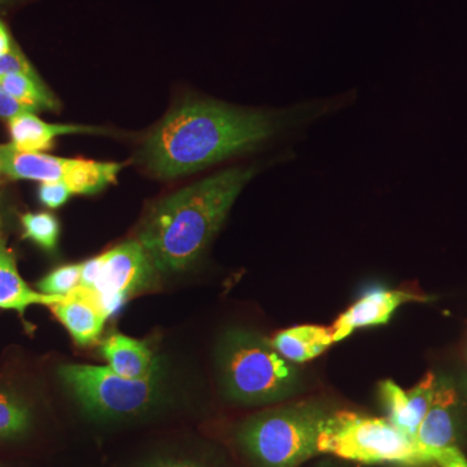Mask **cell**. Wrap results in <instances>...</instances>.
I'll return each mask as SVG.
<instances>
[{
	"label": "cell",
	"instance_id": "1",
	"mask_svg": "<svg viewBox=\"0 0 467 467\" xmlns=\"http://www.w3.org/2000/svg\"><path fill=\"white\" fill-rule=\"evenodd\" d=\"M356 92L301 101L278 109H245L212 99L187 100L147 137L140 158L153 174L177 178L254 152L355 101Z\"/></svg>",
	"mask_w": 467,
	"mask_h": 467
},
{
	"label": "cell",
	"instance_id": "2",
	"mask_svg": "<svg viewBox=\"0 0 467 467\" xmlns=\"http://www.w3.org/2000/svg\"><path fill=\"white\" fill-rule=\"evenodd\" d=\"M256 174L254 167L225 169L160 202L140 233L156 272H183L201 259Z\"/></svg>",
	"mask_w": 467,
	"mask_h": 467
},
{
	"label": "cell",
	"instance_id": "3",
	"mask_svg": "<svg viewBox=\"0 0 467 467\" xmlns=\"http://www.w3.org/2000/svg\"><path fill=\"white\" fill-rule=\"evenodd\" d=\"M220 384L226 398L245 405L285 401L303 389L300 371L272 342L251 331H229L217 348Z\"/></svg>",
	"mask_w": 467,
	"mask_h": 467
},
{
	"label": "cell",
	"instance_id": "4",
	"mask_svg": "<svg viewBox=\"0 0 467 467\" xmlns=\"http://www.w3.org/2000/svg\"><path fill=\"white\" fill-rule=\"evenodd\" d=\"M328 416L324 405L312 401L269 409L242 423L236 441L259 467H297L319 453Z\"/></svg>",
	"mask_w": 467,
	"mask_h": 467
},
{
	"label": "cell",
	"instance_id": "5",
	"mask_svg": "<svg viewBox=\"0 0 467 467\" xmlns=\"http://www.w3.org/2000/svg\"><path fill=\"white\" fill-rule=\"evenodd\" d=\"M318 451L368 465L420 467L434 463L431 454L389 418L361 416L352 411L330 413L319 434Z\"/></svg>",
	"mask_w": 467,
	"mask_h": 467
},
{
	"label": "cell",
	"instance_id": "6",
	"mask_svg": "<svg viewBox=\"0 0 467 467\" xmlns=\"http://www.w3.org/2000/svg\"><path fill=\"white\" fill-rule=\"evenodd\" d=\"M158 374L129 379L109 367L67 364L58 368V376L85 410L109 420L138 416L147 410L158 396Z\"/></svg>",
	"mask_w": 467,
	"mask_h": 467
},
{
	"label": "cell",
	"instance_id": "7",
	"mask_svg": "<svg viewBox=\"0 0 467 467\" xmlns=\"http://www.w3.org/2000/svg\"><path fill=\"white\" fill-rule=\"evenodd\" d=\"M155 273L140 241L126 242L81 264L79 285L97 294L101 308L109 317L124 306L130 295L149 287Z\"/></svg>",
	"mask_w": 467,
	"mask_h": 467
},
{
	"label": "cell",
	"instance_id": "8",
	"mask_svg": "<svg viewBox=\"0 0 467 467\" xmlns=\"http://www.w3.org/2000/svg\"><path fill=\"white\" fill-rule=\"evenodd\" d=\"M411 301H427V297L404 290L371 288L335 321L334 343L342 342L358 328L387 324L396 310Z\"/></svg>",
	"mask_w": 467,
	"mask_h": 467
},
{
	"label": "cell",
	"instance_id": "9",
	"mask_svg": "<svg viewBox=\"0 0 467 467\" xmlns=\"http://www.w3.org/2000/svg\"><path fill=\"white\" fill-rule=\"evenodd\" d=\"M436 384L438 378L434 374H427L410 391H404L392 380L380 383L379 395L393 425L416 439L418 429L434 400Z\"/></svg>",
	"mask_w": 467,
	"mask_h": 467
},
{
	"label": "cell",
	"instance_id": "10",
	"mask_svg": "<svg viewBox=\"0 0 467 467\" xmlns=\"http://www.w3.org/2000/svg\"><path fill=\"white\" fill-rule=\"evenodd\" d=\"M50 308L78 346H88L100 337L109 316L101 308L97 294L77 287Z\"/></svg>",
	"mask_w": 467,
	"mask_h": 467
},
{
	"label": "cell",
	"instance_id": "11",
	"mask_svg": "<svg viewBox=\"0 0 467 467\" xmlns=\"http://www.w3.org/2000/svg\"><path fill=\"white\" fill-rule=\"evenodd\" d=\"M457 393L451 384L438 379L434 400L418 429L416 441L422 450L431 454L454 445L456 439ZM435 463V462H434Z\"/></svg>",
	"mask_w": 467,
	"mask_h": 467
},
{
	"label": "cell",
	"instance_id": "12",
	"mask_svg": "<svg viewBox=\"0 0 467 467\" xmlns=\"http://www.w3.org/2000/svg\"><path fill=\"white\" fill-rule=\"evenodd\" d=\"M101 355L119 376L144 379L159 373V364L149 347L122 334H112L101 343Z\"/></svg>",
	"mask_w": 467,
	"mask_h": 467
},
{
	"label": "cell",
	"instance_id": "13",
	"mask_svg": "<svg viewBox=\"0 0 467 467\" xmlns=\"http://www.w3.org/2000/svg\"><path fill=\"white\" fill-rule=\"evenodd\" d=\"M70 160L42 152H20L12 144L0 146V171L15 180L63 182Z\"/></svg>",
	"mask_w": 467,
	"mask_h": 467
},
{
	"label": "cell",
	"instance_id": "14",
	"mask_svg": "<svg viewBox=\"0 0 467 467\" xmlns=\"http://www.w3.org/2000/svg\"><path fill=\"white\" fill-rule=\"evenodd\" d=\"M333 344L331 327L315 325L295 326L279 331L272 340L276 352L292 364H304L318 358Z\"/></svg>",
	"mask_w": 467,
	"mask_h": 467
},
{
	"label": "cell",
	"instance_id": "15",
	"mask_svg": "<svg viewBox=\"0 0 467 467\" xmlns=\"http://www.w3.org/2000/svg\"><path fill=\"white\" fill-rule=\"evenodd\" d=\"M12 146L20 152H41L50 150L58 135L94 133L88 126L54 125L42 121L34 113H23L9 119Z\"/></svg>",
	"mask_w": 467,
	"mask_h": 467
},
{
	"label": "cell",
	"instance_id": "16",
	"mask_svg": "<svg viewBox=\"0 0 467 467\" xmlns=\"http://www.w3.org/2000/svg\"><path fill=\"white\" fill-rule=\"evenodd\" d=\"M63 297L33 291L18 275L14 254L5 244L0 247V308L17 310L24 315L27 306H51Z\"/></svg>",
	"mask_w": 467,
	"mask_h": 467
},
{
	"label": "cell",
	"instance_id": "17",
	"mask_svg": "<svg viewBox=\"0 0 467 467\" xmlns=\"http://www.w3.org/2000/svg\"><path fill=\"white\" fill-rule=\"evenodd\" d=\"M121 165L113 162H98L90 160H70L66 178L63 182L69 187L72 193L91 195L106 189L115 182Z\"/></svg>",
	"mask_w": 467,
	"mask_h": 467
},
{
	"label": "cell",
	"instance_id": "18",
	"mask_svg": "<svg viewBox=\"0 0 467 467\" xmlns=\"http://www.w3.org/2000/svg\"><path fill=\"white\" fill-rule=\"evenodd\" d=\"M0 86L33 113L57 107V101L42 84L41 78H34L24 73H11L0 76Z\"/></svg>",
	"mask_w": 467,
	"mask_h": 467
},
{
	"label": "cell",
	"instance_id": "19",
	"mask_svg": "<svg viewBox=\"0 0 467 467\" xmlns=\"http://www.w3.org/2000/svg\"><path fill=\"white\" fill-rule=\"evenodd\" d=\"M32 426V411L18 396L0 389V439L26 435Z\"/></svg>",
	"mask_w": 467,
	"mask_h": 467
},
{
	"label": "cell",
	"instance_id": "20",
	"mask_svg": "<svg viewBox=\"0 0 467 467\" xmlns=\"http://www.w3.org/2000/svg\"><path fill=\"white\" fill-rule=\"evenodd\" d=\"M21 223L26 238L41 245L43 250H55L60 234L57 217L50 213H26L21 218Z\"/></svg>",
	"mask_w": 467,
	"mask_h": 467
},
{
	"label": "cell",
	"instance_id": "21",
	"mask_svg": "<svg viewBox=\"0 0 467 467\" xmlns=\"http://www.w3.org/2000/svg\"><path fill=\"white\" fill-rule=\"evenodd\" d=\"M81 285V264L66 265L46 275L38 284L42 294L51 296H67Z\"/></svg>",
	"mask_w": 467,
	"mask_h": 467
},
{
	"label": "cell",
	"instance_id": "22",
	"mask_svg": "<svg viewBox=\"0 0 467 467\" xmlns=\"http://www.w3.org/2000/svg\"><path fill=\"white\" fill-rule=\"evenodd\" d=\"M70 193L72 192L64 182H46L39 187V201L46 207L57 209L66 204Z\"/></svg>",
	"mask_w": 467,
	"mask_h": 467
},
{
	"label": "cell",
	"instance_id": "23",
	"mask_svg": "<svg viewBox=\"0 0 467 467\" xmlns=\"http://www.w3.org/2000/svg\"><path fill=\"white\" fill-rule=\"evenodd\" d=\"M434 462L441 467H467L466 457L456 445L436 451Z\"/></svg>",
	"mask_w": 467,
	"mask_h": 467
},
{
	"label": "cell",
	"instance_id": "24",
	"mask_svg": "<svg viewBox=\"0 0 467 467\" xmlns=\"http://www.w3.org/2000/svg\"><path fill=\"white\" fill-rule=\"evenodd\" d=\"M23 113H33L32 110L18 103L16 99L11 97L5 88L0 86V119H12L14 117L23 115Z\"/></svg>",
	"mask_w": 467,
	"mask_h": 467
},
{
	"label": "cell",
	"instance_id": "25",
	"mask_svg": "<svg viewBox=\"0 0 467 467\" xmlns=\"http://www.w3.org/2000/svg\"><path fill=\"white\" fill-rule=\"evenodd\" d=\"M15 45H16V42L12 38L8 27L0 21V57L7 55L15 47Z\"/></svg>",
	"mask_w": 467,
	"mask_h": 467
},
{
	"label": "cell",
	"instance_id": "26",
	"mask_svg": "<svg viewBox=\"0 0 467 467\" xmlns=\"http://www.w3.org/2000/svg\"><path fill=\"white\" fill-rule=\"evenodd\" d=\"M149 467H202L196 463L190 462V461H177V460H162L156 461Z\"/></svg>",
	"mask_w": 467,
	"mask_h": 467
},
{
	"label": "cell",
	"instance_id": "27",
	"mask_svg": "<svg viewBox=\"0 0 467 467\" xmlns=\"http://www.w3.org/2000/svg\"><path fill=\"white\" fill-rule=\"evenodd\" d=\"M23 2H26V0H0V12L15 7V5H20Z\"/></svg>",
	"mask_w": 467,
	"mask_h": 467
},
{
	"label": "cell",
	"instance_id": "28",
	"mask_svg": "<svg viewBox=\"0 0 467 467\" xmlns=\"http://www.w3.org/2000/svg\"><path fill=\"white\" fill-rule=\"evenodd\" d=\"M3 227H5V225H3V214H2V211H0V247H2V245L5 244V234H3Z\"/></svg>",
	"mask_w": 467,
	"mask_h": 467
}]
</instances>
